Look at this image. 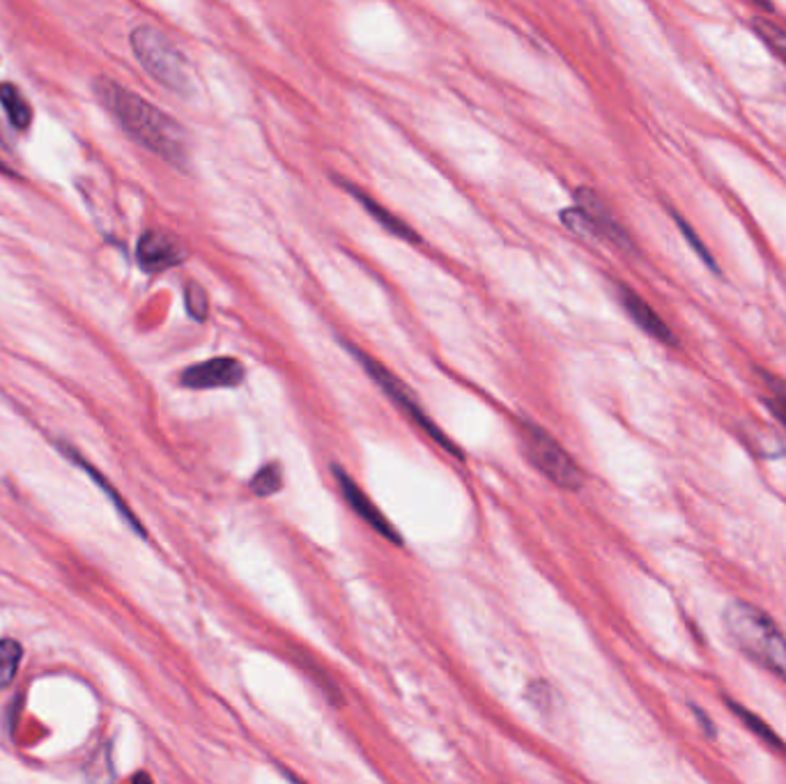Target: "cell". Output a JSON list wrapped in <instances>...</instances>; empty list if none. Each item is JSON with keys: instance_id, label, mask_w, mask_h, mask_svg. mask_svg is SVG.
Instances as JSON below:
<instances>
[{"instance_id": "cell-1", "label": "cell", "mask_w": 786, "mask_h": 784, "mask_svg": "<svg viewBox=\"0 0 786 784\" xmlns=\"http://www.w3.org/2000/svg\"><path fill=\"white\" fill-rule=\"evenodd\" d=\"M94 92L102 100V104L117 117L125 132L132 134L143 148L155 153L176 168L189 166V138L173 117L143 100L136 92L125 90L109 79H97Z\"/></svg>"}, {"instance_id": "cell-2", "label": "cell", "mask_w": 786, "mask_h": 784, "mask_svg": "<svg viewBox=\"0 0 786 784\" xmlns=\"http://www.w3.org/2000/svg\"><path fill=\"white\" fill-rule=\"evenodd\" d=\"M725 626L739 649L786 683V637L764 609L731 601L725 609Z\"/></svg>"}, {"instance_id": "cell-3", "label": "cell", "mask_w": 786, "mask_h": 784, "mask_svg": "<svg viewBox=\"0 0 786 784\" xmlns=\"http://www.w3.org/2000/svg\"><path fill=\"white\" fill-rule=\"evenodd\" d=\"M132 52L141 67L164 88L178 94H191L193 81L187 58L161 31L138 26L132 33Z\"/></svg>"}, {"instance_id": "cell-4", "label": "cell", "mask_w": 786, "mask_h": 784, "mask_svg": "<svg viewBox=\"0 0 786 784\" xmlns=\"http://www.w3.org/2000/svg\"><path fill=\"white\" fill-rule=\"evenodd\" d=\"M520 435H523L525 453L538 472H543L554 485L563 490L582 488L584 474L580 470V464L550 433L538 428L531 422H520Z\"/></svg>"}, {"instance_id": "cell-5", "label": "cell", "mask_w": 786, "mask_h": 784, "mask_svg": "<svg viewBox=\"0 0 786 784\" xmlns=\"http://www.w3.org/2000/svg\"><path fill=\"white\" fill-rule=\"evenodd\" d=\"M350 350H352V355L361 361V366L366 369V373L371 376V378L380 384V389L384 391V394H386L393 403H396V405H398V407H401V410L409 416L412 424H416V426H419L422 430H426V433L435 439V443H437L441 449H447V451L456 453L458 458H462V451H460V449L451 443V439H449L445 433H441V430L433 424L430 416L424 412V407L419 405V401H416V396L412 394L409 387H407L401 378H396V376H393L391 371H386L384 366H382L378 359L368 357V355H366V352H361L359 348H350Z\"/></svg>"}, {"instance_id": "cell-6", "label": "cell", "mask_w": 786, "mask_h": 784, "mask_svg": "<svg viewBox=\"0 0 786 784\" xmlns=\"http://www.w3.org/2000/svg\"><path fill=\"white\" fill-rule=\"evenodd\" d=\"M247 378V369L235 357H214L182 371L180 384L187 389H233Z\"/></svg>"}, {"instance_id": "cell-7", "label": "cell", "mask_w": 786, "mask_h": 784, "mask_svg": "<svg viewBox=\"0 0 786 784\" xmlns=\"http://www.w3.org/2000/svg\"><path fill=\"white\" fill-rule=\"evenodd\" d=\"M334 477H336V483H338V488H340L343 497H346V502L350 504V508L357 513V516H359L368 527H373L380 536H384L386 541L401 546L403 538H401V534L396 531V527H393V525L386 520L384 513H382V511L371 502V497H368V495L363 493V490L355 483V479H350V474H348L346 470H343V468H334Z\"/></svg>"}, {"instance_id": "cell-8", "label": "cell", "mask_w": 786, "mask_h": 784, "mask_svg": "<svg viewBox=\"0 0 786 784\" xmlns=\"http://www.w3.org/2000/svg\"><path fill=\"white\" fill-rule=\"evenodd\" d=\"M575 201H577V208L586 214L588 222L594 224L598 237L607 239L609 244H614V247L621 249V251H632V239L630 235L626 233V228L617 222V216H614L609 212V208L605 205V201L600 199V195L592 189L586 187H580L575 191Z\"/></svg>"}, {"instance_id": "cell-9", "label": "cell", "mask_w": 786, "mask_h": 784, "mask_svg": "<svg viewBox=\"0 0 786 784\" xmlns=\"http://www.w3.org/2000/svg\"><path fill=\"white\" fill-rule=\"evenodd\" d=\"M136 256L141 267L150 275L166 272V269L178 267L187 260V251L182 249V244L173 235L161 231H147L138 239Z\"/></svg>"}, {"instance_id": "cell-10", "label": "cell", "mask_w": 786, "mask_h": 784, "mask_svg": "<svg viewBox=\"0 0 786 784\" xmlns=\"http://www.w3.org/2000/svg\"><path fill=\"white\" fill-rule=\"evenodd\" d=\"M619 300L624 304V309L628 311V315L635 321V325L640 327L642 332H647L649 336H653L660 343H667V346H676V336L670 329V325L662 321V317L640 298L637 292H632L626 285H619Z\"/></svg>"}, {"instance_id": "cell-11", "label": "cell", "mask_w": 786, "mask_h": 784, "mask_svg": "<svg viewBox=\"0 0 786 784\" xmlns=\"http://www.w3.org/2000/svg\"><path fill=\"white\" fill-rule=\"evenodd\" d=\"M340 182H343V180H340ZM340 187L346 189V191H350V195H355V199L361 203V208H363L368 214H371L382 228H386L389 233H393L396 237H403L405 242H414V244L422 242L419 233H416L414 228H409V226L403 222V219H398L396 214L389 212L386 208H382L378 201H373L371 195H366L361 189L352 187L350 182H343Z\"/></svg>"}, {"instance_id": "cell-12", "label": "cell", "mask_w": 786, "mask_h": 784, "mask_svg": "<svg viewBox=\"0 0 786 784\" xmlns=\"http://www.w3.org/2000/svg\"><path fill=\"white\" fill-rule=\"evenodd\" d=\"M65 453H67L69 458H74V462H77V464H79V468H81V470H83V472H86V474H88V477H90V479H92V481H94L97 485H100V488H102V493H104V495H106V497H109V500L113 502V506L117 508V513H120V516H122V518H125V523H127V525H130V527H132V529H134V531H136L138 536H145V529L141 527V523H138V518H136V516H134V513H132V508H130V506H127L125 502H122V497L117 495V490H115V488H113V485H111V483H109V481H106V479H104V477H102L100 472H97V470L92 468V464H88V462H86V460H83L81 456H77V453H74L71 449H65Z\"/></svg>"}, {"instance_id": "cell-13", "label": "cell", "mask_w": 786, "mask_h": 784, "mask_svg": "<svg viewBox=\"0 0 786 784\" xmlns=\"http://www.w3.org/2000/svg\"><path fill=\"white\" fill-rule=\"evenodd\" d=\"M0 104H3L12 127L23 132L33 125V107L16 86L0 83Z\"/></svg>"}, {"instance_id": "cell-14", "label": "cell", "mask_w": 786, "mask_h": 784, "mask_svg": "<svg viewBox=\"0 0 786 784\" xmlns=\"http://www.w3.org/2000/svg\"><path fill=\"white\" fill-rule=\"evenodd\" d=\"M251 493L258 495V497H272L277 495L279 490L283 488V470L279 462H267L262 464V468L254 474L251 483Z\"/></svg>"}, {"instance_id": "cell-15", "label": "cell", "mask_w": 786, "mask_h": 784, "mask_svg": "<svg viewBox=\"0 0 786 784\" xmlns=\"http://www.w3.org/2000/svg\"><path fill=\"white\" fill-rule=\"evenodd\" d=\"M729 708H731V714H736V716H739L741 720H743V725L752 731V733H756V737L761 739V741H764V743H768L773 750H779V752H786V748H784V743H782V739L777 737V733L764 723V720H761V718H756L754 714H750V710L748 708H743L741 704H736V702H729Z\"/></svg>"}, {"instance_id": "cell-16", "label": "cell", "mask_w": 786, "mask_h": 784, "mask_svg": "<svg viewBox=\"0 0 786 784\" xmlns=\"http://www.w3.org/2000/svg\"><path fill=\"white\" fill-rule=\"evenodd\" d=\"M23 649L16 640H0V691L16 679Z\"/></svg>"}, {"instance_id": "cell-17", "label": "cell", "mask_w": 786, "mask_h": 784, "mask_svg": "<svg viewBox=\"0 0 786 784\" xmlns=\"http://www.w3.org/2000/svg\"><path fill=\"white\" fill-rule=\"evenodd\" d=\"M752 29L761 40H764L771 52L786 65V31L775 26V23L768 19H754Z\"/></svg>"}, {"instance_id": "cell-18", "label": "cell", "mask_w": 786, "mask_h": 784, "mask_svg": "<svg viewBox=\"0 0 786 784\" xmlns=\"http://www.w3.org/2000/svg\"><path fill=\"white\" fill-rule=\"evenodd\" d=\"M184 304H187V313L193 317V321H207L210 315V300L207 292L203 290V285H199L195 281H189L184 285Z\"/></svg>"}, {"instance_id": "cell-19", "label": "cell", "mask_w": 786, "mask_h": 784, "mask_svg": "<svg viewBox=\"0 0 786 784\" xmlns=\"http://www.w3.org/2000/svg\"><path fill=\"white\" fill-rule=\"evenodd\" d=\"M768 382H773L771 396L766 399L768 410L786 426V384H784V382H775V380H768Z\"/></svg>"}, {"instance_id": "cell-20", "label": "cell", "mask_w": 786, "mask_h": 784, "mask_svg": "<svg viewBox=\"0 0 786 784\" xmlns=\"http://www.w3.org/2000/svg\"><path fill=\"white\" fill-rule=\"evenodd\" d=\"M676 226L683 231V235L687 237V242H690L693 244V247L699 251V256H701V260L706 262V265H710V267H714L716 269V265L714 262H710V256H708V251L701 247V242H699V237L693 233V228L690 226H687L685 224V219L683 216H676Z\"/></svg>"}, {"instance_id": "cell-21", "label": "cell", "mask_w": 786, "mask_h": 784, "mask_svg": "<svg viewBox=\"0 0 786 784\" xmlns=\"http://www.w3.org/2000/svg\"><path fill=\"white\" fill-rule=\"evenodd\" d=\"M0 170H3V173H12L10 168H5V164H3V161H0Z\"/></svg>"}, {"instance_id": "cell-22", "label": "cell", "mask_w": 786, "mask_h": 784, "mask_svg": "<svg viewBox=\"0 0 786 784\" xmlns=\"http://www.w3.org/2000/svg\"><path fill=\"white\" fill-rule=\"evenodd\" d=\"M294 784H304V782H302V780H294Z\"/></svg>"}]
</instances>
